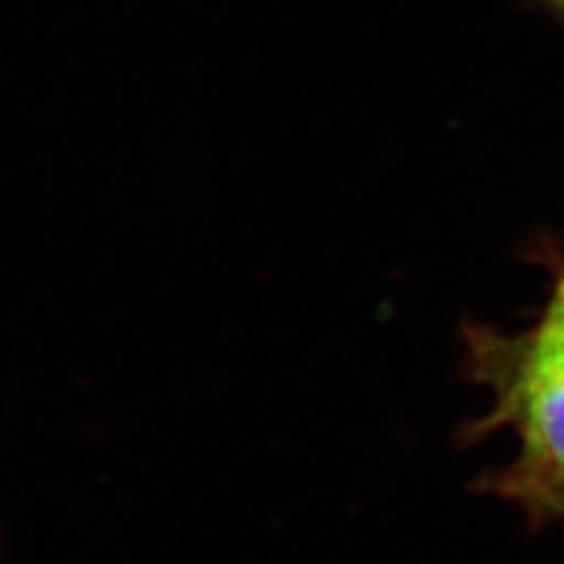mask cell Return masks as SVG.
I'll return each instance as SVG.
<instances>
[{"label":"cell","instance_id":"obj_1","mask_svg":"<svg viewBox=\"0 0 564 564\" xmlns=\"http://www.w3.org/2000/svg\"><path fill=\"white\" fill-rule=\"evenodd\" d=\"M543 315H549V317H553V321H562L564 323V275L560 278L557 290H555L551 304H549V308H545Z\"/></svg>","mask_w":564,"mask_h":564},{"label":"cell","instance_id":"obj_2","mask_svg":"<svg viewBox=\"0 0 564 564\" xmlns=\"http://www.w3.org/2000/svg\"><path fill=\"white\" fill-rule=\"evenodd\" d=\"M549 3H551V6H555L557 10H562V12H564V0H549Z\"/></svg>","mask_w":564,"mask_h":564}]
</instances>
